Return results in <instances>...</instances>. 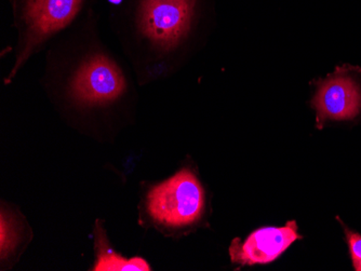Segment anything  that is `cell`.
<instances>
[{"instance_id":"ba28073f","label":"cell","mask_w":361,"mask_h":271,"mask_svg":"<svg viewBox=\"0 0 361 271\" xmlns=\"http://www.w3.org/2000/svg\"><path fill=\"white\" fill-rule=\"evenodd\" d=\"M14 216L10 215L9 212L3 209L1 211V260L10 262L11 258H16L18 248L21 246V229Z\"/></svg>"},{"instance_id":"3957f363","label":"cell","mask_w":361,"mask_h":271,"mask_svg":"<svg viewBox=\"0 0 361 271\" xmlns=\"http://www.w3.org/2000/svg\"><path fill=\"white\" fill-rule=\"evenodd\" d=\"M99 0H9L16 32L13 65L6 76L10 84L28 61L74 25Z\"/></svg>"},{"instance_id":"5b68a950","label":"cell","mask_w":361,"mask_h":271,"mask_svg":"<svg viewBox=\"0 0 361 271\" xmlns=\"http://www.w3.org/2000/svg\"><path fill=\"white\" fill-rule=\"evenodd\" d=\"M352 70L343 66L318 84L312 104L320 129L326 121L352 120L360 114L361 86Z\"/></svg>"},{"instance_id":"52a82bcc","label":"cell","mask_w":361,"mask_h":271,"mask_svg":"<svg viewBox=\"0 0 361 271\" xmlns=\"http://www.w3.org/2000/svg\"><path fill=\"white\" fill-rule=\"evenodd\" d=\"M95 260L93 270L95 271H149L151 270L145 260L140 258H125L111 250L107 241L106 234L101 225H95L94 229Z\"/></svg>"},{"instance_id":"6da1fadb","label":"cell","mask_w":361,"mask_h":271,"mask_svg":"<svg viewBox=\"0 0 361 271\" xmlns=\"http://www.w3.org/2000/svg\"><path fill=\"white\" fill-rule=\"evenodd\" d=\"M100 15L89 10L56 38L47 56L42 82L54 104L74 120H113L130 116L133 82L99 32Z\"/></svg>"},{"instance_id":"7a4b0ae2","label":"cell","mask_w":361,"mask_h":271,"mask_svg":"<svg viewBox=\"0 0 361 271\" xmlns=\"http://www.w3.org/2000/svg\"><path fill=\"white\" fill-rule=\"evenodd\" d=\"M107 21L145 84L164 76L176 56L214 19L216 0H105Z\"/></svg>"},{"instance_id":"8992f818","label":"cell","mask_w":361,"mask_h":271,"mask_svg":"<svg viewBox=\"0 0 361 271\" xmlns=\"http://www.w3.org/2000/svg\"><path fill=\"white\" fill-rule=\"evenodd\" d=\"M300 238L294 220L288 222L283 227L261 228L252 232L245 241L235 239L229 248L231 258L241 265L267 264Z\"/></svg>"},{"instance_id":"9c48e42d","label":"cell","mask_w":361,"mask_h":271,"mask_svg":"<svg viewBox=\"0 0 361 271\" xmlns=\"http://www.w3.org/2000/svg\"><path fill=\"white\" fill-rule=\"evenodd\" d=\"M348 246H350V256H352L353 266L356 271H361V234L352 232L344 227Z\"/></svg>"},{"instance_id":"277c9868","label":"cell","mask_w":361,"mask_h":271,"mask_svg":"<svg viewBox=\"0 0 361 271\" xmlns=\"http://www.w3.org/2000/svg\"><path fill=\"white\" fill-rule=\"evenodd\" d=\"M204 203L202 184L192 172L184 169L149 190L146 212L158 225L185 227L200 220Z\"/></svg>"}]
</instances>
